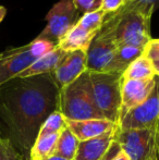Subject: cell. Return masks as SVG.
I'll list each match as a JSON object with an SVG mask.
<instances>
[{"label": "cell", "mask_w": 159, "mask_h": 160, "mask_svg": "<svg viewBox=\"0 0 159 160\" xmlns=\"http://www.w3.org/2000/svg\"><path fill=\"white\" fill-rule=\"evenodd\" d=\"M149 160H157V158H156V152H155V150H154V152L152 154V156H151V158H149Z\"/></svg>", "instance_id": "cell-30"}, {"label": "cell", "mask_w": 159, "mask_h": 160, "mask_svg": "<svg viewBox=\"0 0 159 160\" xmlns=\"http://www.w3.org/2000/svg\"><path fill=\"white\" fill-rule=\"evenodd\" d=\"M46 160H68V159H64V158H62V157H59V156H56V155H53V156H51L50 158H48Z\"/></svg>", "instance_id": "cell-29"}, {"label": "cell", "mask_w": 159, "mask_h": 160, "mask_svg": "<svg viewBox=\"0 0 159 160\" xmlns=\"http://www.w3.org/2000/svg\"><path fill=\"white\" fill-rule=\"evenodd\" d=\"M155 83L156 76L151 80H122L119 121L127 112L141 106L148 98L155 87Z\"/></svg>", "instance_id": "cell-10"}, {"label": "cell", "mask_w": 159, "mask_h": 160, "mask_svg": "<svg viewBox=\"0 0 159 160\" xmlns=\"http://www.w3.org/2000/svg\"><path fill=\"white\" fill-rule=\"evenodd\" d=\"M117 127L102 136L80 142L74 160H105L116 142Z\"/></svg>", "instance_id": "cell-12"}, {"label": "cell", "mask_w": 159, "mask_h": 160, "mask_svg": "<svg viewBox=\"0 0 159 160\" xmlns=\"http://www.w3.org/2000/svg\"><path fill=\"white\" fill-rule=\"evenodd\" d=\"M66 55V51L56 47L49 52L45 53L44 56L39 57L36 61H34L25 71H23L17 78H30V76L42 75V74L52 73Z\"/></svg>", "instance_id": "cell-15"}, {"label": "cell", "mask_w": 159, "mask_h": 160, "mask_svg": "<svg viewBox=\"0 0 159 160\" xmlns=\"http://www.w3.org/2000/svg\"><path fill=\"white\" fill-rule=\"evenodd\" d=\"M116 142L130 160H149L155 150V127L121 130L117 125Z\"/></svg>", "instance_id": "cell-8"}, {"label": "cell", "mask_w": 159, "mask_h": 160, "mask_svg": "<svg viewBox=\"0 0 159 160\" xmlns=\"http://www.w3.org/2000/svg\"><path fill=\"white\" fill-rule=\"evenodd\" d=\"M66 128H67L66 118H64L63 114L59 110H56L52 113L49 114L46 120L44 121V123H42V127L39 128L36 138L47 136V135L61 133Z\"/></svg>", "instance_id": "cell-20"}, {"label": "cell", "mask_w": 159, "mask_h": 160, "mask_svg": "<svg viewBox=\"0 0 159 160\" xmlns=\"http://www.w3.org/2000/svg\"><path fill=\"white\" fill-rule=\"evenodd\" d=\"M122 8L136 9L153 17L154 12L159 9V0H127Z\"/></svg>", "instance_id": "cell-21"}, {"label": "cell", "mask_w": 159, "mask_h": 160, "mask_svg": "<svg viewBox=\"0 0 159 160\" xmlns=\"http://www.w3.org/2000/svg\"><path fill=\"white\" fill-rule=\"evenodd\" d=\"M60 133L58 134L47 135L44 137L36 138L30 150L28 159L30 160H46L53 156L56 152L58 138Z\"/></svg>", "instance_id": "cell-18"}, {"label": "cell", "mask_w": 159, "mask_h": 160, "mask_svg": "<svg viewBox=\"0 0 159 160\" xmlns=\"http://www.w3.org/2000/svg\"><path fill=\"white\" fill-rule=\"evenodd\" d=\"M156 73L152 61L143 53L134 60L122 73V80H151L155 78Z\"/></svg>", "instance_id": "cell-17"}, {"label": "cell", "mask_w": 159, "mask_h": 160, "mask_svg": "<svg viewBox=\"0 0 159 160\" xmlns=\"http://www.w3.org/2000/svg\"><path fill=\"white\" fill-rule=\"evenodd\" d=\"M0 160H24L8 138L0 137Z\"/></svg>", "instance_id": "cell-22"}, {"label": "cell", "mask_w": 159, "mask_h": 160, "mask_svg": "<svg viewBox=\"0 0 159 160\" xmlns=\"http://www.w3.org/2000/svg\"><path fill=\"white\" fill-rule=\"evenodd\" d=\"M105 19L112 26L116 45L144 48L152 39V15L136 9L121 8L117 12L106 14Z\"/></svg>", "instance_id": "cell-3"}, {"label": "cell", "mask_w": 159, "mask_h": 160, "mask_svg": "<svg viewBox=\"0 0 159 160\" xmlns=\"http://www.w3.org/2000/svg\"><path fill=\"white\" fill-rule=\"evenodd\" d=\"M159 121V76H156V83L148 98L141 106L127 112L118 122L121 130L127 128H151Z\"/></svg>", "instance_id": "cell-9"}, {"label": "cell", "mask_w": 159, "mask_h": 160, "mask_svg": "<svg viewBox=\"0 0 159 160\" xmlns=\"http://www.w3.org/2000/svg\"><path fill=\"white\" fill-rule=\"evenodd\" d=\"M60 89L51 73L14 78L0 85V118L6 138L24 158L47 117L59 110Z\"/></svg>", "instance_id": "cell-1"}, {"label": "cell", "mask_w": 159, "mask_h": 160, "mask_svg": "<svg viewBox=\"0 0 159 160\" xmlns=\"http://www.w3.org/2000/svg\"><path fill=\"white\" fill-rule=\"evenodd\" d=\"M117 50L112 26L104 20V23L86 51L87 71L88 72H110L115 53Z\"/></svg>", "instance_id": "cell-7"}, {"label": "cell", "mask_w": 159, "mask_h": 160, "mask_svg": "<svg viewBox=\"0 0 159 160\" xmlns=\"http://www.w3.org/2000/svg\"><path fill=\"white\" fill-rule=\"evenodd\" d=\"M97 33L92 32L84 25L77 22L61 39L58 47L63 51H74L83 50L87 51L91 42L95 38Z\"/></svg>", "instance_id": "cell-14"}, {"label": "cell", "mask_w": 159, "mask_h": 160, "mask_svg": "<svg viewBox=\"0 0 159 160\" xmlns=\"http://www.w3.org/2000/svg\"><path fill=\"white\" fill-rule=\"evenodd\" d=\"M67 128L73 133L79 142L88 141L102 136L117 127L107 119H88V120H66Z\"/></svg>", "instance_id": "cell-13"}, {"label": "cell", "mask_w": 159, "mask_h": 160, "mask_svg": "<svg viewBox=\"0 0 159 160\" xmlns=\"http://www.w3.org/2000/svg\"><path fill=\"white\" fill-rule=\"evenodd\" d=\"M80 14L94 12L102 9V0H72Z\"/></svg>", "instance_id": "cell-24"}, {"label": "cell", "mask_w": 159, "mask_h": 160, "mask_svg": "<svg viewBox=\"0 0 159 160\" xmlns=\"http://www.w3.org/2000/svg\"><path fill=\"white\" fill-rule=\"evenodd\" d=\"M127 2V0H102V10L106 14H111L120 10Z\"/></svg>", "instance_id": "cell-25"}, {"label": "cell", "mask_w": 159, "mask_h": 160, "mask_svg": "<svg viewBox=\"0 0 159 160\" xmlns=\"http://www.w3.org/2000/svg\"><path fill=\"white\" fill-rule=\"evenodd\" d=\"M144 53L153 63L156 76H159V39L152 38L145 47Z\"/></svg>", "instance_id": "cell-23"}, {"label": "cell", "mask_w": 159, "mask_h": 160, "mask_svg": "<svg viewBox=\"0 0 159 160\" xmlns=\"http://www.w3.org/2000/svg\"><path fill=\"white\" fill-rule=\"evenodd\" d=\"M6 14H7V9L3 6H0V23L3 21Z\"/></svg>", "instance_id": "cell-28"}, {"label": "cell", "mask_w": 159, "mask_h": 160, "mask_svg": "<svg viewBox=\"0 0 159 160\" xmlns=\"http://www.w3.org/2000/svg\"><path fill=\"white\" fill-rule=\"evenodd\" d=\"M56 47L49 40L36 37L25 46L4 50L0 53V85L17 78L39 57Z\"/></svg>", "instance_id": "cell-4"}, {"label": "cell", "mask_w": 159, "mask_h": 160, "mask_svg": "<svg viewBox=\"0 0 159 160\" xmlns=\"http://www.w3.org/2000/svg\"><path fill=\"white\" fill-rule=\"evenodd\" d=\"M59 111L66 120L105 119L94 100L88 71L60 89Z\"/></svg>", "instance_id": "cell-2"}, {"label": "cell", "mask_w": 159, "mask_h": 160, "mask_svg": "<svg viewBox=\"0 0 159 160\" xmlns=\"http://www.w3.org/2000/svg\"><path fill=\"white\" fill-rule=\"evenodd\" d=\"M80 17L72 0H60L47 13V25L37 37L58 46L67 33L77 23Z\"/></svg>", "instance_id": "cell-6"}, {"label": "cell", "mask_w": 159, "mask_h": 160, "mask_svg": "<svg viewBox=\"0 0 159 160\" xmlns=\"http://www.w3.org/2000/svg\"><path fill=\"white\" fill-rule=\"evenodd\" d=\"M79 144V139L68 128H66L59 135L55 155L68 160H74Z\"/></svg>", "instance_id": "cell-19"}, {"label": "cell", "mask_w": 159, "mask_h": 160, "mask_svg": "<svg viewBox=\"0 0 159 160\" xmlns=\"http://www.w3.org/2000/svg\"><path fill=\"white\" fill-rule=\"evenodd\" d=\"M93 96L105 119L117 124L121 108L122 74L108 72H88Z\"/></svg>", "instance_id": "cell-5"}, {"label": "cell", "mask_w": 159, "mask_h": 160, "mask_svg": "<svg viewBox=\"0 0 159 160\" xmlns=\"http://www.w3.org/2000/svg\"><path fill=\"white\" fill-rule=\"evenodd\" d=\"M143 53H144V48L130 46V45L118 46L115 53V59H113L111 70L109 73L122 74L125 71V69L134 60H136L138 57H141Z\"/></svg>", "instance_id": "cell-16"}, {"label": "cell", "mask_w": 159, "mask_h": 160, "mask_svg": "<svg viewBox=\"0 0 159 160\" xmlns=\"http://www.w3.org/2000/svg\"><path fill=\"white\" fill-rule=\"evenodd\" d=\"M155 152L156 158L159 160V121L155 125Z\"/></svg>", "instance_id": "cell-27"}, {"label": "cell", "mask_w": 159, "mask_h": 160, "mask_svg": "<svg viewBox=\"0 0 159 160\" xmlns=\"http://www.w3.org/2000/svg\"><path fill=\"white\" fill-rule=\"evenodd\" d=\"M87 72L86 51H67L64 57L52 72V76L60 88L77 81L82 74Z\"/></svg>", "instance_id": "cell-11"}, {"label": "cell", "mask_w": 159, "mask_h": 160, "mask_svg": "<svg viewBox=\"0 0 159 160\" xmlns=\"http://www.w3.org/2000/svg\"><path fill=\"white\" fill-rule=\"evenodd\" d=\"M108 160H130V158L123 150H121V148H119L117 152H115L112 156L109 157Z\"/></svg>", "instance_id": "cell-26"}]
</instances>
